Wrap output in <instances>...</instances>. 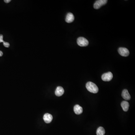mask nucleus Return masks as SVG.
I'll list each match as a JSON object with an SVG mask.
<instances>
[{
    "label": "nucleus",
    "instance_id": "nucleus-5",
    "mask_svg": "<svg viewBox=\"0 0 135 135\" xmlns=\"http://www.w3.org/2000/svg\"><path fill=\"white\" fill-rule=\"evenodd\" d=\"M118 52L122 56L127 57L129 54V51L128 49L124 47H120L118 49Z\"/></svg>",
    "mask_w": 135,
    "mask_h": 135
},
{
    "label": "nucleus",
    "instance_id": "nucleus-10",
    "mask_svg": "<svg viewBox=\"0 0 135 135\" xmlns=\"http://www.w3.org/2000/svg\"><path fill=\"white\" fill-rule=\"evenodd\" d=\"M74 111L77 114H80L82 113L83 111V108L79 105H75L74 108Z\"/></svg>",
    "mask_w": 135,
    "mask_h": 135
},
{
    "label": "nucleus",
    "instance_id": "nucleus-8",
    "mask_svg": "<svg viewBox=\"0 0 135 135\" xmlns=\"http://www.w3.org/2000/svg\"><path fill=\"white\" fill-rule=\"evenodd\" d=\"M64 89L61 86H58L56 90L55 95L57 96H61L64 94Z\"/></svg>",
    "mask_w": 135,
    "mask_h": 135
},
{
    "label": "nucleus",
    "instance_id": "nucleus-1",
    "mask_svg": "<svg viewBox=\"0 0 135 135\" xmlns=\"http://www.w3.org/2000/svg\"><path fill=\"white\" fill-rule=\"evenodd\" d=\"M86 87L87 90L91 93L96 94L98 92V86L93 82H88L86 83Z\"/></svg>",
    "mask_w": 135,
    "mask_h": 135
},
{
    "label": "nucleus",
    "instance_id": "nucleus-11",
    "mask_svg": "<svg viewBox=\"0 0 135 135\" xmlns=\"http://www.w3.org/2000/svg\"><path fill=\"white\" fill-rule=\"evenodd\" d=\"M121 105L123 110L125 111H127L128 110L129 106L128 102L127 101H123L121 103Z\"/></svg>",
    "mask_w": 135,
    "mask_h": 135
},
{
    "label": "nucleus",
    "instance_id": "nucleus-6",
    "mask_svg": "<svg viewBox=\"0 0 135 135\" xmlns=\"http://www.w3.org/2000/svg\"><path fill=\"white\" fill-rule=\"evenodd\" d=\"M43 119L44 122L46 123H50L53 120V116L49 113H46L43 116Z\"/></svg>",
    "mask_w": 135,
    "mask_h": 135
},
{
    "label": "nucleus",
    "instance_id": "nucleus-13",
    "mask_svg": "<svg viewBox=\"0 0 135 135\" xmlns=\"http://www.w3.org/2000/svg\"><path fill=\"white\" fill-rule=\"evenodd\" d=\"M3 44L4 46L6 47H9V46H10L8 42H5L4 41L3 42Z\"/></svg>",
    "mask_w": 135,
    "mask_h": 135
},
{
    "label": "nucleus",
    "instance_id": "nucleus-2",
    "mask_svg": "<svg viewBox=\"0 0 135 135\" xmlns=\"http://www.w3.org/2000/svg\"><path fill=\"white\" fill-rule=\"evenodd\" d=\"M77 44L80 47H86L88 46L89 41L86 38L83 37H79L77 39Z\"/></svg>",
    "mask_w": 135,
    "mask_h": 135
},
{
    "label": "nucleus",
    "instance_id": "nucleus-3",
    "mask_svg": "<svg viewBox=\"0 0 135 135\" xmlns=\"http://www.w3.org/2000/svg\"><path fill=\"white\" fill-rule=\"evenodd\" d=\"M113 78V75L110 72L103 74L102 75V79L105 81H109L112 80Z\"/></svg>",
    "mask_w": 135,
    "mask_h": 135
},
{
    "label": "nucleus",
    "instance_id": "nucleus-9",
    "mask_svg": "<svg viewBox=\"0 0 135 135\" xmlns=\"http://www.w3.org/2000/svg\"><path fill=\"white\" fill-rule=\"evenodd\" d=\"M74 15L71 13L67 14L65 18V21L68 23H71L74 21Z\"/></svg>",
    "mask_w": 135,
    "mask_h": 135
},
{
    "label": "nucleus",
    "instance_id": "nucleus-4",
    "mask_svg": "<svg viewBox=\"0 0 135 135\" xmlns=\"http://www.w3.org/2000/svg\"><path fill=\"white\" fill-rule=\"evenodd\" d=\"M107 2V0H98L96 1L94 4V8L95 9H98Z\"/></svg>",
    "mask_w": 135,
    "mask_h": 135
},
{
    "label": "nucleus",
    "instance_id": "nucleus-16",
    "mask_svg": "<svg viewBox=\"0 0 135 135\" xmlns=\"http://www.w3.org/2000/svg\"><path fill=\"white\" fill-rule=\"evenodd\" d=\"M3 55V53L1 51H0V56H2Z\"/></svg>",
    "mask_w": 135,
    "mask_h": 135
},
{
    "label": "nucleus",
    "instance_id": "nucleus-15",
    "mask_svg": "<svg viewBox=\"0 0 135 135\" xmlns=\"http://www.w3.org/2000/svg\"><path fill=\"white\" fill-rule=\"evenodd\" d=\"M11 0H5L4 2H5L7 3H8L11 2Z\"/></svg>",
    "mask_w": 135,
    "mask_h": 135
},
{
    "label": "nucleus",
    "instance_id": "nucleus-14",
    "mask_svg": "<svg viewBox=\"0 0 135 135\" xmlns=\"http://www.w3.org/2000/svg\"><path fill=\"white\" fill-rule=\"evenodd\" d=\"M4 42L3 40V36L0 34V42Z\"/></svg>",
    "mask_w": 135,
    "mask_h": 135
},
{
    "label": "nucleus",
    "instance_id": "nucleus-7",
    "mask_svg": "<svg viewBox=\"0 0 135 135\" xmlns=\"http://www.w3.org/2000/svg\"><path fill=\"white\" fill-rule=\"evenodd\" d=\"M123 98L126 100H129L131 99V96L127 90L124 89L123 90L122 94Z\"/></svg>",
    "mask_w": 135,
    "mask_h": 135
},
{
    "label": "nucleus",
    "instance_id": "nucleus-12",
    "mask_svg": "<svg viewBox=\"0 0 135 135\" xmlns=\"http://www.w3.org/2000/svg\"><path fill=\"white\" fill-rule=\"evenodd\" d=\"M105 134V131L103 127H99L96 131V135H104Z\"/></svg>",
    "mask_w": 135,
    "mask_h": 135
}]
</instances>
